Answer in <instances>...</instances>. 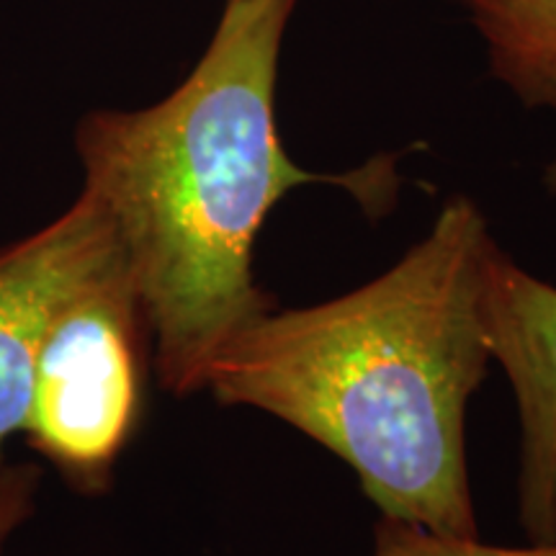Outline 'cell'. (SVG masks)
Masks as SVG:
<instances>
[{
    "label": "cell",
    "mask_w": 556,
    "mask_h": 556,
    "mask_svg": "<svg viewBox=\"0 0 556 556\" xmlns=\"http://www.w3.org/2000/svg\"><path fill=\"white\" fill-rule=\"evenodd\" d=\"M371 556H556V544L526 546H495L482 539H454L430 533L400 520L379 518L374 526V554Z\"/></svg>",
    "instance_id": "cell-7"
},
{
    "label": "cell",
    "mask_w": 556,
    "mask_h": 556,
    "mask_svg": "<svg viewBox=\"0 0 556 556\" xmlns=\"http://www.w3.org/2000/svg\"><path fill=\"white\" fill-rule=\"evenodd\" d=\"M479 307L518 405V523L533 544H556V287L492 242Z\"/></svg>",
    "instance_id": "cell-4"
},
{
    "label": "cell",
    "mask_w": 556,
    "mask_h": 556,
    "mask_svg": "<svg viewBox=\"0 0 556 556\" xmlns=\"http://www.w3.org/2000/svg\"><path fill=\"white\" fill-rule=\"evenodd\" d=\"M492 70L526 106L556 99V0H467Z\"/></svg>",
    "instance_id": "cell-6"
},
{
    "label": "cell",
    "mask_w": 556,
    "mask_h": 556,
    "mask_svg": "<svg viewBox=\"0 0 556 556\" xmlns=\"http://www.w3.org/2000/svg\"><path fill=\"white\" fill-rule=\"evenodd\" d=\"M150 364L152 332L116 245L52 312L24 420L31 448L78 492L109 490L142 422Z\"/></svg>",
    "instance_id": "cell-3"
},
{
    "label": "cell",
    "mask_w": 556,
    "mask_h": 556,
    "mask_svg": "<svg viewBox=\"0 0 556 556\" xmlns=\"http://www.w3.org/2000/svg\"><path fill=\"white\" fill-rule=\"evenodd\" d=\"M114 225L90 193L45 229L0 250V458L24 430L37 353L67 291L116 250Z\"/></svg>",
    "instance_id": "cell-5"
},
{
    "label": "cell",
    "mask_w": 556,
    "mask_h": 556,
    "mask_svg": "<svg viewBox=\"0 0 556 556\" xmlns=\"http://www.w3.org/2000/svg\"><path fill=\"white\" fill-rule=\"evenodd\" d=\"M296 0H227L204 58L168 99L93 111L78 127L86 184L109 214L173 397L204 392L219 353L276 309L255 281V242L287 193L328 184L371 217L400 193L397 157L312 173L276 119L283 34Z\"/></svg>",
    "instance_id": "cell-1"
},
{
    "label": "cell",
    "mask_w": 556,
    "mask_h": 556,
    "mask_svg": "<svg viewBox=\"0 0 556 556\" xmlns=\"http://www.w3.org/2000/svg\"><path fill=\"white\" fill-rule=\"evenodd\" d=\"M492 242L475 201L448 199L426 238L364 287L255 319L204 392L328 448L381 518L477 539L467 407L492 364L479 307Z\"/></svg>",
    "instance_id": "cell-2"
},
{
    "label": "cell",
    "mask_w": 556,
    "mask_h": 556,
    "mask_svg": "<svg viewBox=\"0 0 556 556\" xmlns=\"http://www.w3.org/2000/svg\"><path fill=\"white\" fill-rule=\"evenodd\" d=\"M552 109H556V99H554V103H552ZM544 186H546V191H548V193H554V197H556V155H554L552 163L546 165V173H544Z\"/></svg>",
    "instance_id": "cell-9"
},
{
    "label": "cell",
    "mask_w": 556,
    "mask_h": 556,
    "mask_svg": "<svg viewBox=\"0 0 556 556\" xmlns=\"http://www.w3.org/2000/svg\"><path fill=\"white\" fill-rule=\"evenodd\" d=\"M37 492V471L31 467H0V556L13 531L29 518Z\"/></svg>",
    "instance_id": "cell-8"
}]
</instances>
